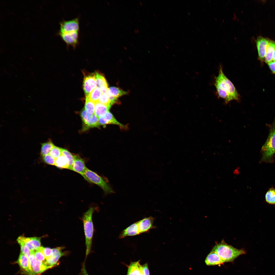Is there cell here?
Wrapping results in <instances>:
<instances>
[{
    "instance_id": "cell-1",
    "label": "cell",
    "mask_w": 275,
    "mask_h": 275,
    "mask_svg": "<svg viewBox=\"0 0 275 275\" xmlns=\"http://www.w3.org/2000/svg\"><path fill=\"white\" fill-rule=\"evenodd\" d=\"M214 85L218 97L224 99L226 104L233 100L240 101V96L232 83L223 73L221 66Z\"/></svg>"
},
{
    "instance_id": "cell-2",
    "label": "cell",
    "mask_w": 275,
    "mask_h": 275,
    "mask_svg": "<svg viewBox=\"0 0 275 275\" xmlns=\"http://www.w3.org/2000/svg\"><path fill=\"white\" fill-rule=\"evenodd\" d=\"M97 208L91 207L84 212L81 218L83 223L86 246L85 260L91 251L94 227L92 219V215Z\"/></svg>"
},
{
    "instance_id": "cell-3",
    "label": "cell",
    "mask_w": 275,
    "mask_h": 275,
    "mask_svg": "<svg viewBox=\"0 0 275 275\" xmlns=\"http://www.w3.org/2000/svg\"><path fill=\"white\" fill-rule=\"evenodd\" d=\"M212 250L216 253L225 263L233 262L240 255L246 253L244 249L236 248L224 240L216 244Z\"/></svg>"
},
{
    "instance_id": "cell-4",
    "label": "cell",
    "mask_w": 275,
    "mask_h": 275,
    "mask_svg": "<svg viewBox=\"0 0 275 275\" xmlns=\"http://www.w3.org/2000/svg\"><path fill=\"white\" fill-rule=\"evenodd\" d=\"M261 151V161L268 163L273 162V156L275 153V121L270 127L268 138Z\"/></svg>"
},
{
    "instance_id": "cell-5",
    "label": "cell",
    "mask_w": 275,
    "mask_h": 275,
    "mask_svg": "<svg viewBox=\"0 0 275 275\" xmlns=\"http://www.w3.org/2000/svg\"><path fill=\"white\" fill-rule=\"evenodd\" d=\"M82 176L88 182L94 183L100 187L105 194L114 193L108 181L88 168Z\"/></svg>"
},
{
    "instance_id": "cell-6",
    "label": "cell",
    "mask_w": 275,
    "mask_h": 275,
    "mask_svg": "<svg viewBox=\"0 0 275 275\" xmlns=\"http://www.w3.org/2000/svg\"><path fill=\"white\" fill-rule=\"evenodd\" d=\"M65 248L64 246H59L52 249L51 255L46 260L45 264L50 268L58 265L60 258L62 256H67L70 253L68 251H63Z\"/></svg>"
},
{
    "instance_id": "cell-7",
    "label": "cell",
    "mask_w": 275,
    "mask_h": 275,
    "mask_svg": "<svg viewBox=\"0 0 275 275\" xmlns=\"http://www.w3.org/2000/svg\"><path fill=\"white\" fill-rule=\"evenodd\" d=\"M59 33L79 32V20L78 18L68 20H63L60 23Z\"/></svg>"
},
{
    "instance_id": "cell-8",
    "label": "cell",
    "mask_w": 275,
    "mask_h": 275,
    "mask_svg": "<svg viewBox=\"0 0 275 275\" xmlns=\"http://www.w3.org/2000/svg\"><path fill=\"white\" fill-rule=\"evenodd\" d=\"M96 75L95 73H90L84 77L83 87L86 97H88L96 87Z\"/></svg>"
},
{
    "instance_id": "cell-9",
    "label": "cell",
    "mask_w": 275,
    "mask_h": 275,
    "mask_svg": "<svg viewBox=\"0 0 275 275\" xmlns=\"http://www.w3.org/2000/svg\"><path fill=\"white\" fill-rule=\"evenodd\" d=\"M80 115L84 124L87 128L98 127L100 126L99 118L94 114H89L84 109L81 112Z\"/></svg>"
},
{
    "instance_id": "cell-10",
    "label": "cell",
    "mask_w": 275,
    "mask_h": 275,
    "mask_svg": "<svg viewBox=\"0 0 275 275\" xmlns=\"http://www.w3.org/2000/svg\"><path fill=\"white\" fill-rule=\"evenodd\" d=\"M29 266L28 274L30 275H38L50 268L44 263L37 260L36 258L33 262L29 263Z\"/></svg>"
},
{
    "instance_id": "cell-11",
    "label": "cell",
    "mask_w": 275,
    "mask_h": 275,
    "mask_svg": "<svg viewBox=\"0 0 275 275\" xmlns=\"http://www.w3.org/2000/svg\"><path fill=\"white\" fill-rule=\"evenodd\" d=\"M99 122L100 125L111 124L117 125L122 129L127 130V126L118 122L114 117L113 114L109 111L107 112L104 115L99 118Z\"/></svg>"
},
{
    "instance_id": "cell-12",
    "label": "cell",
    "mask_w": 275,
    "mask_h": 275,
    "mask_svg": "<svg viewBox=\"0 0 275 275\" xmlns=\"http://www.w3.org/2000/svg\"><path fill=\"white\" fill-rule=\"evenodd\" d=\"M62 39L68 46L75 48L78 43L79 32L59 33Z\"/></svg>"
},
{
    "instance_id": "cell-13",
    "label": "cell",
    "mask_w": 275,
    "mask_h": 275,
    "mask_svg": "<svg viewBox=\"0 0 275 275\" xmlns=\"http://www.w3.org/2000/svg\"><path fill=\"white\" fill-rule=\"evenodd\" d=\"M154 220V218L150 216L137 222L140 234L147 232L155 228L153 225Z\"/></svg>"
},
{
    "instance_id": "cell-14",
    "label": "cell",
    "mask_w": 275,
    "mask_h": 275,
    "mask_svg": "<svg viewBox=\"0 0 275 275\" xmlns=\"http://www.w3.org/2000/svg\"><path fill=\"white\" fill-rule=\"evenodd\" d=\"M269 41L263 37H258L256 43L259 59L263 60L265 59L266 49Z\"/></svg>"
},
{
    "instance_id": "cell-15",
    "label": "cell",
    "mask_w": 275,
    "mask_h": 275,
    "mask_svg": "<svg viewBox=\"0 0 275 275\" xmlns=\"http://www.w3.org/2000/svg\"><path fill=\"white\" fill-rule=\"evenodd\" d=\"M208 266H214L223 264L224 262L215 252L211 250L205 260Z\"/></svg>"
},
{
    "instance_id": "cell-16",
    "label": "cell",
    "mask_w": 275,
    "mask_h": 275,
    "mask_svg": "<svg viewBox=\"0 0 275 275\" xmlns=\"http://www.w3.org/2000/svg\"><path fill=\"white\" fill-rule=\"evenodd\" d=\"M87 168L84 160L80 157L75 155L74 160L71 170L83 176Z\"/></svg>"
},
{
    "instance_id": "cell-17",
    "label": "cell",
    "mask_w": 275,
    "mask_h": 275,
    "mask_svg": "<svg viewBox=\"0 0 275 275\" xmlns=\"http://www.w3.org/2000/svg\"><path fill=\"white\" fill-rule=\"evenodd\" d=\"M140 234L137 222L131 224L120 233L119 238H123L128 236H133Z\"/></svg>"
},
{
    "instance_id": "cell-18",
    "label": "cell",
    "mask_w": 275,
    "mask_h": 275,
    "mask_svg": "<svg viewBox=\"0 0 275 275\" xmlns=\"http://www.w3.org/2000/svg\"><path fill=\"white\" fill-rule=\"evenodd\" d=\"M23 242L31 251H35L40 247V238L24 237Z\"/></svg>"
},
{
    "instance_id": "cell-19",
    "label": "cell",
    "mask_w": 275,
    "mask_h": 275,
    "mask_svg": "<svg viewBox=\"0 0 275 275\" xmlns=\"http://www.w3.org/2000/svg\"><path fill=\"white\" fill-rule=\"evenodd\" d=\"M142 272V265L139 260L130 264L128 267L127 275H140Z\"/></svg>"
},
{
    "instance_id": "cell-20",
    "label": "cell",
    "mask_w": 275,
    "mask_h": 275,
    "mask_svg": "<svg viewBox=\"0 0 275 275\" xmlns=\"http://www.w3.org/2000/svg\"><path fill=\"white\" fill-rule=\"evenodd\" d=\"M111 106L104 104L98 101L95 103L94 114L99 118L109 111Z\"/></svg>"
},
{
    "instance_id": "cell-21",
    "label": "cell",
    "mask_w": 275,
    "mask_h": 275,
    "mask_svg": "<svg viewBox=\"0 0 275 275\" xmlns=\"http://www.w3.org/2000/svg\"><path fill=\"white\" fill-rule=\"evenodd\" d=\"M275 48V42L269 40L268 45L265 58V61L268 64L272 61V57Z\"/></svg>"
},
{
    "instance_id": "cell-22",
    "label": "cell",
    "mask_w": 275,
    "mask_h": 275,
    "mask_svg": "<svg viewBox=\"0 0 275 275\" xmlns=\"http://www.w3.org/2000/svg\"><path fill=\"white\" fill-rule=\"evenodd\" d=\"M17 262L20 267L28 273L29 269V261L28 258L21 253Z\"/></svg>"
},
{
    "instance_id": "cell-23",
    "label": "cell",
    "mask_w": 275,
    "mask_h": 275,
    "mask_svg": "<svg viewBox=\"0 0 275 275\" xmlns=\"http://www.w3.org/2000/svg\"><path fill=\"white\" fill-rule=\"evenodd\" d=\"M54 146L51 141L50 140L45 143H42L40 152L42 157L48 154Z\"/></svg>"
},
{
    "instance_id": "cell-24",
    "label": "cell",
    "mask_w": 275,
    "mask_h": 275,
    "mask_svg": "<svg viewBox=\"0 0 275 275\" xmlns=\"http://www.w3.org/2000/svg\"><path fill=\"white\" fill-rule=\"evenodd\" d=\"M55 166L60 169L69 168L68 160L65 157L62 155L56 159Z\"/></svg>"
},
{
    "instance_id": "cell-25",
    "label": "cell",
    "mask_w": 275,
    "mask_h": 275,
    "mask_svg": "<svg viewBox=\"0 0 275 275\" xmlns=\"http://www.w3.org/2000/svg\"><path fill=\"white\" fill-rule=\"evenodd\" d=\"M96 87L100 88L103 86H108V83L104 76L102 73L100 72H95Z\"/></svg>"
},
{
    "instance_id": "cell-26",
    "label": "cell",
    "mask_w": 275,
    "mask_h": 275,
    "mask_svg": "<svg viewBox=\"0 0 275 275\" xmlns=\"http://www.w3.org/2000/svg\"><path fill=\"white\" fill-rule=\"evenodd\" d=\"M109 89L112 95L117 98L128 93V92L114 86L111 87L109 88Z\"/></svg>"
},
{
    "instance_id": "cell-27",
    "label": "cell",
    "mask_w": 275,
    "mask_h": 275,
    "mask_svg": "<svg viewBox=\"0 0 275 275\" xmlns=\"http://www.w3.org/2000/svg\"><path fill=\"white\" fill-rule=\"evenodd\" d=\"M95 103L88 98L86 97L84 109L88 113L90 114H94Z\"/></svg>"
},
{
    "instance_id": "cell-28",
    "label": "cell",
    "mask_w": 275,
    "mask_h": 275,
    "mask_svg": "<svg viewBox=\"0 0 275 275\" xmlns=\"http://www.w3.org/2000/svg\"><path fill=\"white\" fill-rule=\"evenodd\" d=\"M102 93L100 88L96 87L91 92L88 96L86 97L88 98L96 103L98 101V99Z\"/></svg>"
},
{
    "instance_id": "cell-29",
    "label": "cell",
    "mask_w": 275,
    "mask_h": 275,
    "mask_svg": "<svg viewBox=\"0 0 275 275\" xmlns=\"http://www.w3.org/2000/svg\"><path fill=\"white\" fill-rule=\"evenodd\" d=\"M62 155L65 157L68 160V169L71 170L75 158V155H72L67 150L62 148Z\"/></svg>"
},
{
    "instance_id": "cell-30",
    "label": "cell",
    "mask_w": 275,
    "mask_h": 275,
    "mask_svg": "<svg viewBox=\"0 0 275 275\" xmlns=\"http://www.w3.org/2000/svg\"><path fill=\"white\" fill-rule=\"evenodd\" d=\"M265 199L267 202L271 204H275V189L270 188L265 195Z\"/></svg>"
},
{
    "instance_id": "cell-31",
    "label": "cell",
    "mask_w": 275,
    "mask_h": 275,
    "mask_svg": "<svg viewBox=\"0 0 275 275\" xmlns=\"http://www.w3.org/2000/svg\"><path fill=\"white\" fill-rule=\"evenodd\" d=\"M62 148L54 146L49 153V155L56 159L62 155Z\"/></svg>"
},
{
    "instance_id": "cell-32",
    "label": "cell",
    "mask_w": 275,
    "mask_h": 275,
    "mask_svg": "<svg viewBox=\"0 0 275 275\" xmlns=\"http://www.w3.org/2000/svg\"><path fill=\"white\" fill-rule=\"evenodd\" d=\"M35 258L37 260L45 264L46 259L40 247L35 251Z\"/></svg>"
},
{
    "instance_id": "cell-33",
    "label": "cell",
    "mask_w": 275,
    "mask_h": 275,
    "mask_svg": "<svg viewBox=\"0 0 275 275\" xmlns=\"http://www.w3.org/2000/svg\"><path fill=\"white\" fill-rule=\"evenodd\" d=\"M98 101L107 106L112 105L107 93L102 94L99 98Z\"/></svg>"
},
{
    "instance_id": "cell-34",
    "label": "cell",
    "mask_w": 275,
    "mask_h": 275,
    "mask_svg": "<svg viewBox=\"0 0 275 275\" xmlns=\"http://www.w3.org/2000/svg\"><path fill=\"white\" fill-rule=\"evenodd\" d=\"M42 157L43 161L46 163L50 165H55L56 159L49 154Z\"/></svg>"
},
{
    "instance_id": "cell-35",
    "label": "cell",
    "mask_w": 275,
    "mask_h": 275,
    "mask_svg": "<svg viewBox=\"0 0 275 275\" xmlns=\"http://www.w3.org/2000/svg\"><path fill=\"white\" fill-rule=\"evenodd\" d=\"M21 247V253L25 255L29 259L31 253V251L25 244L20 245Z\"/></svg>"
},
{
    "instance_id": "cell-36",
    "label": "cell",
    "mask_w": 275,
    "mask_h": 275,
    "mask_svg": "<svg viewBox=\"0 0 275 275\" xmlns=\"http://www.w3.org/2000/svg\"><path fill=\"white\" fill-rule=\"evenodd\" d=\"M40 248L44 254L46 260L51 255L52 249L49 248H44L40 246Z\"/></svg>"
},
{
    "instance_id": "cell-37",
    "label": "cell",
    "mask_w": 275,
    "mask_h": 275,
    "mask_svg": "<svg viewBox=\"0 0 275 275\" xmlns=\"http://www.w3.org/2000/svg\"><path fill=\"white\" fill-rule=\"evenodd\" d=\"M107 95L108 97L111 104L112 105L115 104H120V102L117 99V98L114 97L111 94L109 89L107 93Z\"/></svg>"
},
{
    "instance_id": "cell-38",
    "label": "cell",
    "mask_w": 275,
    "mask_h": 275,
    "mask_svg": "<svg viewBox=\"0 0 275 275\" xmlns=\"http://www.w3.org/2000/svg\"><path fill=\"white\" fill-rule=\"evenodd\" d=\"M142 271L143 275H150V273L147 263L142 265Z\"/></svg>"
},
{
    "instance_id": "cell-39",
    "label": "cell",
    "mask_w": 275,
    "mask_h": 275,
    "mask_svg": "<svg viewBox=\"0 0 275 275\" xmlns=\"http://www.w3.org/2000/svg\"><path fill=\"white\" fill-rule=\"evenodd\" d=\"M85 262V261H84L82 264V267L79 275H89L86 269Z\"/></svg>"
},
{
    "instance_id": "cell-40",
    "label": "cell",
    "mask_w": 275,
    "mask_h": 275,
    "mask_svg": "<svg viewBox=\"0 0 275 275\" xmlns=\"http://www.w3.org/2000/svg\"><path fill=\"white\" fill-rule=\"evenodd\" d=\"M269 67L273 73L275 74V61H272L268 63Z\"/></svg>"
},
{
    "instance_id": "cell-41",
    "label": "cell",
    "mask_w": 275,
    "mask_h": 275,
    "mask_svg": "<svg viewBox=\"0 0 275 275\" xmlns=\"http://www.w3.org/2000/svg\"><path fill=\"white\" fill-rule=\"evenodd\" d=\"M102 91V94L107 93L109 88L108 86H103L100 88Z\"/></svg>"
},
{
    "instance_id": "cell-42",
    "label": "cell",
    "mask_w": 275,
    "mask_h": 275,
    "mask_svg": "<svg viewBox=\"0 0 275 275\" xmlns=\"http://www.w3.org/2000/svg\"><path fill=\"white\" fill-rule=\"evenodd\" d=\"M240 168L239 167H238L237 168L235 169L233 171V173L234 174H236L237 175H238L240 174L239 170V169Z\"/></svg>"
},
{
    "instance_id": "cell-43",
    "label": "cell",
    "mask_w": 275,
    "mask_h": 275,
    "mask_svg": "<svg viewBox=\"0 0 275 275\" xmlns=\"http://www.w3.org/2000/svg\"><path fill=\"white\" fill-rule=\"evenodd\" d=\"M272 61H275V48L272 57Z\"/></svg>"
},
{
    "instance_id": "cell-44",
    "label": "cell",
    "mask_w": 275,
    "mask_h": 275,
    "mask_svg": "<svg viewBox=\"0 0 275 275\" xmlns=\"http://www.w3.org/2000/svg\"><path fill=\"white\" fill-rule=\"evenodd\" d=\"M143 275V273H142H142H141V275Z\"/></svg>"
}]
</instances>
